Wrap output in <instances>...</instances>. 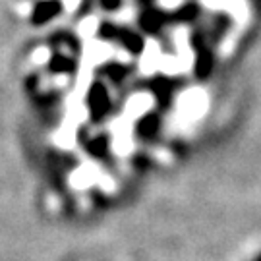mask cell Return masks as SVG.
<instances>
[{"label": "cell", "instance_id": "cell-3", "mask_svg": "<svg viewBox=\"0 0 261 261\" xmlns=\"http://www.w3.org/2000/svg\"><path fill=\"white\" fill-rule=\"evenodd\" d=\"M64 12L62 0H39L29 14V23L35 28H43L50 21H55Z\"/></svg>", "mask_w": 261, "mask_h": 261}, {"label": "cell", "instance_id": "cell-4", "mask_svg": "<svg viewBox=\"0 0 261 261\" xmlns=\"http://www.w3.org/2000/svg\"><path fill=\"white\" fill-rule=\"evenodd\" d=\"M170 21V14H165L163 10L157 8H147L143 10L140 16H138V25H140V33H149L155 35L161 29L165 28V23Z\"/></svg>", "mask_w": 261, "mask_h": 261}, {"label": "cell", "instance_id": "cell-9", "mask_svg": "<svg viewBox=\"0 0 261 261\" xmlns=\"http://www.w3.org/2000/svg\"><path fill=\"white\" fill-rule=\"evenodd\" d=\"M85 151L93 159H103L111 151V138L107 134H99L85 143Z\"/></svg>", "mask_w": 261, "mask_h": 261}, {"label": "cell", "instance_id": "cell-8", "mask_svg": "<svg viewBox=\"0 0 261 261\" xmlns=\"http://www.w3.org/2000/svg\"><path fill=\"white\" fill-rule=\"evenodd\" d=\"M215 68V60H213V55L207 50V48H199L196 53V62H194V72H196V77L199 80H207L211 72H213Z\"/></svg>", "mask_w": 261, "mask_h": 261}, {"label": "cell", "instance_id": "cell-14", "mask_svg": "<svg viewBox=\"0 0 261 261\" xmlns=\"http://www.w3.org/2000/svg\"><path fill=\"white\" fill-rule=\"evenodd\" d=\"M140 2H143V4H149L151 0H140Z\"/></svg>", "mask_w": 261, "mask_h": 261}, {"label": "cell", "instance_id": "cell-6", "mask_svg": "<svg viewBox=\"0 0 261 261\" xmlns=\"http://www.w3.org/2000/svg\"><path fill=\"white\" fill-rule=\"evenodd\" d=\"M47 70L50 74L56 75H72L77 70V58L66 56L62 53H55V55L50 56V60H48Z\"/></svg>", "mask_w": 261, "mask_h": 261}, {"label": "cell", "instance_id": "cell-2", "mask_svg": "<svg viewBox=\"0 0 261 261\" xmlns=\"http://www.w3.org/2000/svg\"><path fill=\"white\" fill-rule=\"evenodd\" d=\"M85 107H87V112H89V118L93 122H101L105 120L112 111V99L111 93L107 89V85L103 82H93L87 89V95H85Z\"/></svg>", "mask_w": 261, "mask_h": 261}, {"label": "cell", "instance_id": "cell-11", "mask_svg": "<svg viewBox=\"0 0 261 261\" xmlns=\"http://www.w3.org/2000/svg\"><path fill=\"white\" fill-rule=\"evenodd\" d=\"M151 91L161 103H168L170 97H172V84L168 82L167 77H155L151 82Z\"/></svg>", "mask_w": 261, "mask_h": 261}, {"label": "cell", "instance_id": "cell-7", "mask_svg": "<svg viewBox=\"0 0 261 261\" xmlns=\"http://www.w3.org/2000/svg\"><path fill=\"white\" fill-rule=\"evenodd\" d=\"M97 74L107 77L112 84H122L130 75V66L122 64V62H107V64L99 66Z\"/></svg>", "mask_w": 261, "mask_h": 261}, {"label": "cell", "instance_id": "cell-1", "mask_svg": "<svg viewBox=\"0 0 261 261\" xmlns=\"http://www.w3.org/2000/svg\"><path fill=\"white\" fill-rule=\"evenodd\" d=\"M97 37L107 43H116L130 55L138 56L145 50V39L140 31H134L128 28H120L112 21H101L97 28Z\"/></svg>", "mask_w": 261, "mask_h": 261}, {"label": "cell", "instance_id": "cell-13", "mask_svg": "<svg viewBox=\"0 0 261 261\" xmlns=\"http://www.w3.org/2000/svg\"><path fill=\"white\" fill-rule=\"evenodd\" d=\"M99 4L105 12H116V10H120L122 0H99Z\"/></svg>", "mask_w": 261, "mask_h": 261}, {"label": "cell", "instance_id": "cell-12", "mask_svg": "<svg viewBox=\"0 0 261 261\" xmlns=\"http://www.w3.org/2000/svg\"><path fill=\"white\" fill-rule=\"evenodd\" d=\"M196 14H197L196 6H184V8L176 10V14H172V18L180 19V21H190V19L196 18Z\"/></svg>", "mask_w": 261, "mask_h": 261}, {"label": "cell", "instance_id": "cell-5", "mask_svg": "<svg viewBox=\"0 0 261 261\" xmlns=\"http://www.w3.org/2000/svg\"><path fill=\"white\" fill-rule=\"evenodd\" d=\"M159 130H161V116H159L157 112H147V114L140 116V118L136 120V126H134L136 136L143 141L155 140Z\"/></svg>", "mask_w": 261, "mask_h": 261}, {"label": "cell", "instance_id": "cell-15", "mask_svg": "<svg viewBox=\"0 0 261 261\" xmlns=\"http://www.w3.org/2000/svg\"><path fill=\"white\" fill-rule=\"evenodd\" d=\"M255 261H261V253H259V255H257V259H255Z\"/></svg>", "mask_w": 261, "mask_h": 261}, {"label": "cell", "instance_id": "cell-10", "mask_svg": "<svg viewBox=\"0 0 261 261\" xmlns=\"http://www.w3.org/2000/svg\"><path fill=\"white\" fill-rule=\"evenodd\" d=\"M50 43L56 45V47H68L74 55H77L82 50V41L75 37L74 33L70 31H58L50 37Z\"/></svg>", "mask_w": 261, "mask_h": 261}]
</instances>
